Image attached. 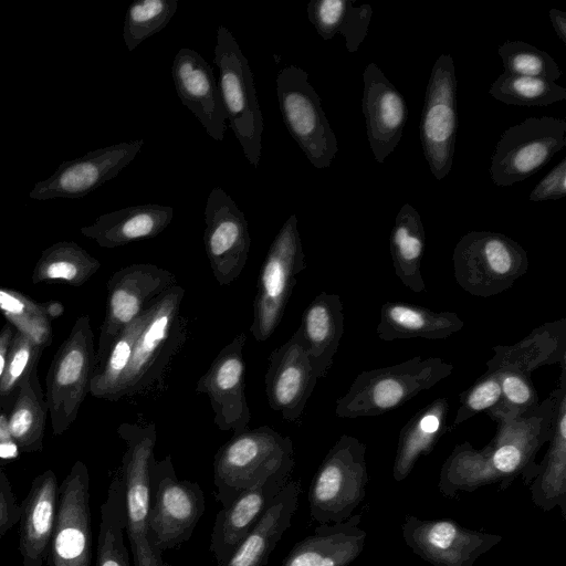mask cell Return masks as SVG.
Returning a JSON list of instances; mask_svg holds the SVG:
<instances>
[{
  "mask_svg": "<svg viewBox=\"0 0 566 566\" xmlns=\"http://www.w3.org/2000/svg\"><path fill=\"white\" fill-rule=\"evenodd\" d=\"M558 386L532 411L496 421V432L481 449L457 444L441 467L438 489L448 497L499 484L506 490L521 476L528 486L538 471L539 449L551 439L557 405L566 391V361L560 363Z\"/></svg>",
  "mask_w": 566,
  "mask_h": 566,
  "instance_id": "6da1fadb",
  "label": "cell"
},
{
  "mask_svg": "<svg viewBox=\"0 0 566 566\" xmlns=\"http://www.w3.org/2000/svg\"><path fill=\"white\" fill-rule=\"evenodd\" d=\"M294 449L290 437L270 426L245 429L223 443L214 454V496L223 507L240 493L294 468Z\"/></svg>",
  "mask_w": 566,
  "mask_h": 566,
  "instance_id": "7a4b0ae2",
  "label": "cell"
},
{
  "mask_svg": "<svg viewBox=\"0 0 566 566\" xmlns=\"http://www.w3.org/2000/svg\"><path fill=\"white\" fill-rule=\"evenodd\" d=\"M453 365L441 357H412L392 366L357 375L336 400L335 415L344 419L374 417L392 411L451 375Z\"/></svg>",
  "mask_w": 566,
  "mask_h": 566,
  "instance_id": "3957f363",
  "label": "cell"
},
{
  "mask_svg": "<svg viewBox=\"0 0 566 566\" xmlns=\"http://www.w3.org/2000/svg\"><path fill=\"white\" fill-rule=\"evenodd\" d=\"M185 289L174 285L149 305V317L137 337L129 363L111 401L138 395L157 382L185 340L180 313Z\"/></svg>",
  "mask_w": 566,
  "mask_h": 566,
  "instance_id": "277c9868",
  "label": "cell"
},
{
  "mask_svg": "<svg viewBox=\"0 0 566 566\" xmlns=\"http://www.w3.org/2000/svg\"><path fill=\"white\" fill-rule=\"evenodd\" d=\"M205 495L197 482L179 480L167 454L149 464L148 538L155 555L190 539L205 513Z\"/></svg>",
  "mask_w": 566,
  "mask_h": 566,
  "instance_id": "5b68a950",
  "label": "cell"
},
{
  "mask_svg": "<svg viewBox=\"0 0 566 566\" xmlns=\"http://www.w3.org/2000/svg\"><path fill=\"white\" fill-rule=\"evenodd\" d=\"M366 444L343 434L329 449L308 490L310 515L318 524L348 520L366 496Z\"/></svg>",
  "mask_w": 566,
  "mask_h": 566,
  "instance_id": "8992f818",
  "label": "cell"
},
{
  "mask_svg": "<svg viewBox=\"0 0 566 566\" xmlns=\"http://www.w3.org/2000/svg\"><path fill=\"white\" fill-rule=\"evenodd\" d=\"M454 277L473 296H494L510 289L527 272L526 250L497 232L470 231L457 243L453 254Z\"/></svg>",
  "mask_w": 566,
  "mask_h": 566,
  "instance_id": "52a82bcc",
  "label": "cell"
},
{
  "mask_svg": "<svg viewBox=\"0 0 566 566\" xmlns=\"http://www.w3.org/2000/svg\"><path fill=\"white\" fill-rule=\"evenodd\" d=\"M223 109L244 157L258 167L262 150L263 117L249 61L230 30L220 25L214 46Z\"/></svg>",
  "mask_w": 566,
  "mask_h": 566,
  "instance_id": "ba28073f",
  "label": "cell"
},
{
  "mask_svg": "<svg viewBox=\"0 0 566 566\" xmlns=\"http://www.w3.org/2000/svg\"><path fill=\"white\" fill-rule=\"evenodd\" d=\"M95 366L94 334L90 316L84 314L59 347L46 375L44 396L54 436L63 434L75 421L90 394Z\"/></svg>",
  "mask_w": 566,
  "mask_h": 566,
  "instance_id": "9c48e42d",
  "label": "cell"
},
{
  "mask_svg": "<svg viewBox=\"0 0 566 566\" xmlns=\"http://www.w3.org/2000/svg\"><path fill=\"white\" fill-rule=\"evenodd\" d=\"M117 432L126 444L118 469L125 492L126 527L133 566H163L148 538L149 464L155 458L157 429L154 422L122 423Z\"/></svg>",
  "mask_w": 566,
  "mask_h": 566,
  "instance_id": "30bf717a",
  "label": "cell"
},
{
  "mask_svg": "<svg viewBox=\"0 0 566 566\" xmlns=\"http://www.w3.org/2000/svg\"><path fill=\"white\" fill-rule=\"evenodd\" d=\"M306 268L296 214H291L273 239L261 265L250 332L265 342L280 325L296 276Z\"/></svg>",
  "mask_w": 566,
  "mask_h": 566,
  "instance_id": "8fae6325",
  "label": "cell"
},
{
  "mask_svg": "<svg viewBox=\"0 0 566 566\" xmlns=\"http://www.w3.org/2000/svg\"><path fill=\"white\" fill-rule=\"evenodd\" d=\"M276 94L290 135L315 168H328L338 151L337 139L307 72L294 65L282 69Z\"/></svg>",
  "mask_w": 566,
  "mask_h": 566,
  "instance_id": "7c38bea8",
  "label": "cell"
},
{
  "mask_svg": "<svg viewBox=\"0 0 566 566\" xmlns=\"http://www.w3.org/2000/svg\"><path fill=\"white\" fill-rule=\"evenodd\" d=\"M565 146V119L528 117L501 135L491 157V179L500 187L525 180L545 167Z\"/></svg>",
  "mask_w": 566,
  "mask_h": 566,
  "instance_id": "4fadbf2b",
  "label": "cell"
},
{
  "mask_svg": "<svg viewBox=\"0 0 566 566\" xmlns=\"http://www.w3.org/2000/svg\"><path fill=\"white\" fill-rule=\"evenodd\" d=\"M457 128L454 62L451 54L443 53L432 66L419 124L423 155L438 180L451 170Z\"/></svg>",
  "mask_w": 566,
  "mask_h": 566,
  "instance_id": "5bb4252c",
  "label": "cell"
},
{
  "mask_svg": "<svg viewBox=\"0 0 566 566\" xmlns=\"http://www.w3.org/2000/svg\"><path fill=\"white\" fill-rule=\"evenodd\" d=\"M176 282L174 273L151 263H133L113 273L107 283L106 311L99 331L96 366L104 359L118 334Z\"/></svg>",
  "mask_w": 566,
  "mask_h": 566,
  "instance_id": "9a60e30c",
  "label": "cell"
},
{
  "mask_svg": "<svg viewBox=\"0 0 566 566\" xmlns=\"http://www.w3.org/2000/svg\"><path fill=\"white\" fill-rule=\"evenodd\" d=\"M90 473L77 460L59 486V502L49 566H91Z\"/></svg>",
  "mask_w": 566,
  "mask_h": 566,
  "instance_id": "2e32d148",
  "label": "cell"
},
{
  "mask_svg": "<svg viewBox=\"0 0 566 566\" xmlns=\"http://www.w3.org/2000/svg\"><path fill=\"white\" fill-rule=\"evenodd\" d=\"M407 546L432 566H474L497 545V534L467 528L453 520H421L407 515L401 525Z\"/></svg>",
  "mask_w": 566,
  "mask_h": 566,
  "instance_id": "e0dca14e",
  "label": "cell"
},
{
  "mask_svg": "<svg viewBox=\"0 0 566 566\" xmlns=\"http://www.w3.org/2000/svg\"><path fill=\"white\" fill-rule=\"evenodd\" d=\"M203 243L214 280L227 286L242 273L251 248L248 221L233 199L214 187L205 208Z\"/></svg>",
  "mask_w": 566,
  "mask_h": 566,
  "instance_id": "ac0fdd59",
  "label": "cell"
},
{
  "mask_svg": "<svg viewBox=\"0 0 566 566\" xmlns=\"http://www.w3.org/2000/svg\"><path fill=\"white\" fill-rule=\"evenodd\" d=\"M144 146V139L122 142L63 161L54 174L38 181L29 197L35 200L78 199L115 178Z\"/></svg>",
  "mask_w": 566,
  "mask_h": 566,
  "instance_id": "d6986e66",
  "label": "cell"
},
{
  "mask_svg": "<svg viewBox=\"0 0 566 566\" xmlns=\"http://www.w3.org/2000/svg\"><path fill=\"white\" fill-rule=\"evenodd\" d=\"M245 333H239L214 357L198 379L196 391L207 395L213 422L221 431L248 429L251 411L245 397Z\"/></svg>",
  "mask_w": 566,
  "mask_h": 566,
  "instance_id": "ffe728a7",
  "label": "cell"
},
{
  "mask_svg": "<svg viewBox=\"0 0 566 566\" xmlns=\"http://www.w3.org/2000/svg\"><path fill=\"white\" fill-rule=\"evenodd\" d=\"M317 379L296 329L268 358L264 385L269 406L285 421H297Z\"/></svg>",
  "mask_w": 566,
  "mask_h": 566,
  "instance_id": "44dd1931",
  "label": "cell"
},
{
  "mask_svg": "<svg viewBox=\"0 0 566 566\" xmlns=\"http://www.w3.org/2000/svg\"><path fill=\"white\" fill-rule=\"evenodd\" d=\"M363 84L361 108L367 137L375 160L382 164L401 139L408 107L403 96L376 63L366 65Z\"/></svg>",
  "mask_w": 566,
  "mask_h": 566,
  "instance_id": "7402d4cb",
  "label": "cell"
},
{
  "mask_svg": "<svg viewBox=\"0 0 566 566\" xmlns=\"http://www.w3.org/2000/svg\"><path fill=\"white\" fill-rule=\"evenodd\" d=\"M171 74L184 106L197 117L212 139L222 142L227 116L208 62L195 50L182 48L175 55Z\"/></svg>",
  "mask_w": 566,
  "mask_h": 566,
  "instance_id": "603a6c76",
  "label": "cell"
},
{
  "mask_svg": "<svg viewBox=\"0 0 566 566\" xmlns=\"http://www.w3.org/2000/svg\"><path fill=\"white\" fill-rule=\"evenodd\" d=\"M290 475V472H283L272 476L264 483L240 493L217 513L209 545L217 565L224 563L250 534L289 482Z\"/></svg>",
  "mask_w": 566,
  "mask_h": 566,
  "instance_id": "cb8c5ba5",
  "label": "cell"
},
{
  "mask_svg": "<svg viewBox=\"0 0 566 566\" xmlns=\"http://www.w3.org/2000/svg\"><path fill=\"white\" fill-rule=\"evenodd\" d=\"M59 502L57 478L49 469L35 476L20 503L19 552L22 566H44L55 525Z\"/></svg>",
  "mask_w": 566,
  "mask_h": 566,
  "instance_id": "d4e9b609",
  "label": "cell"
},
{
  "mask_svg": "<svg viewBox=\"0 0 566 566\" xmlns=\"http://www.w3.org/2000/svg\"><path fill=\"white\" fill-rule=\"evenodd\" d=\"M355 514L334 524H319L297 542L281 566H349L363 553L367 533Z\"/></svg>",
  "mask_w": 566,
  "mask_h": 566,
  "instance_id": "484cf974",
  "label": "cell"
},
{
  "mask_svg": "<svg viewBox=\"0 0 566 566\" xmlns=\"http://www.w3.org/2000/svg\"><path fill=\"white\" fill-rule=\"evenodd\" d=\"M343 310L339 295L321 292L302 314L297 332L317 378L327 374L338 350L344 334Z\"/></svg>",
  "mask_w": 566,
  "mask_h": 566,
  "instance_id": "4316f807",
  "label": "cell"
},
{
  "mask_svg": "<svg viewBox=\"0 0 566 566\" xmlns=\"http://www.w3.org/2000/svg\"><path fill=\"white\" fill-rule=\"evenodd\" d=\"M172 218V207L145 203L103 213L93 224L82 227L80 231L99 247L112 249L157 237Z\"/></svg>",
  "mask_w": 566,
  "mask_h": 566,
  "instance_id": "83f0119b",
  "label": "cell"
},
{
  "mask_svg": "<svg viewBox=\"0 0 566 566\" xmlns=\"http://www.w3.org/2000/svg\"><path fill=\"white\" fill-rule=\"evenodd\" d=\"M486 361L489 371L511 369L525 375L539 367L566 361V318L534 328L513 345H497Z\"/></svg>",
  "mask_w": 566,
  "mask_h": 566,
  "instance_id": "f1b7e54d",
  "label": "cell"
},
{
  "mask_svg": "<svg viewBox=\"0 0 566 566\" xmlns=\"http://www.w3.org/2000/svg\"><path fill=\"white\" fill-rule=\"evenodd\" d=\"M300 484L289 481L232 555L217 566H264L296 512Z\"/></svg>",
  "mask_w": 566,
  "mask_h": 566,
  "instance_id": "f546056e",
  "label": "cell"
},
{
  "mask_svg": "<svg viewBox=\"0 0 566 566\" xmlns=\"http://www.w3.org/2000/svg\"><path fill=\"white\" fill-rule=\"evenodd\" d=\"M463 325L454 312H434L417 304L389 301L380 308L376 332L385 342L415 337L438 340L459 332Z\"/></svg>",
  "mask_w": 566,
  "mask_h": 566,
  "instance_id": "4dcf8cb0",
  "label": "cell"
},
{
  "mask_svg": "<svg viewBox=\"0 0 566 566\" xmlns=\"http://www.w3.org/2000/svg\"><path fill=\"white\" fill-rule=\"evenodd\" d=\"M449 403L440 397L416 412L401 428L392 467L395 481L411 473L417 461L428 455L447 431Z\"/></svg>",
  "mask_w": 566,
  "mask_h": 566,
  "instance_id": "1f68e13d",
  "label": "cell"
},
{
  "mask_svg": "<svg viewBox=\"0 0 566 566\" xmlns=\"http://www.w3.org/2000/svg\"><path fill=\"white\" fill-rule=\"evenodd\" d=\"M528 489L536 507L551 512L558 506L566 518V391L558 400L548 449Z\"/></svg>",
  "mask_w": 566,
  "mask_h": 566,
  "instance_id": "d6a6232c",
  "label": "cell"
},
{
  "mask_svg": "<svg viewBox=\"0 0 566 566\" xmlns=\"http://www.w3.org/2000/svg\"><path fill=\"white\" fill-rule=\"evenodd\" d=\"M424 247L426 235L420 214L411 205L405 203L396 216L389 250L396 275L416 293L426 291L421 274Z\"/></svg>",
  "mask_w": 566,
  "mask_h": 566,
  "instance_id": "836d02e7",
  "label": "cell"
},
{
  "mask_svg": "<svg viewBox=\"0 0 566 566\" xmlns=\"http://www.w3.org/2000/svg\"><path fill=\"white\" fill-rule=\"evenodd\" d=\"M48 413V403L35 368L23 384L8 417L12 440L20 452H39L43 449Z\"/></svg>",
  "mask_w": 566,
  "mask_h": 566,
  "instance_id": "e575fe53",
  "label": "cell"
},
{
  "mask_svg": "<svg viewBox=\"0 0 566 566\" xmlns=\"http://www.w3.org/2000/svg\"><path fill=\"white\" fill-rule=\"evenodd\" d=\"M101 268V262L73 241H60L42 251L32 282L81 286Z\"/></svg>",
  "mask_w": 566,
  "mask_h": 566,
  "instance_id": "d590c367",
  "label": "cell"
},
{
  "mask_svg": "<svg viewBox=\"0 0 566 566\" xmlns=\"http://www.w3.org/2000/svg\"><path fill=\"white\" fill-rule=\"evenodd\" d=\"M126 527L125 492L119 470L113 475L101 505L96 566H132L124 543Z\"/></svg>",
  "mask_w": 566,
  "mask_h": 566,
  "instance_id": "8d00e7d4",
  "label": "cell"
},
{
  "mask_svg": "<svg viewBox=\"0 0 566 566\" xmlns=\"http://www.w3.org/2000/svg\"><path fill=\"white\" fill-rule=\"evenodd\" d=\"M149 305L118 334L104 359L95 367L90 384L93 397L111 401L129 363L135 342L147 323Z\"/></svg>",
  "mask_w": 566,
  "mask_h": 566,
  "instance_id": "74e56055",
  "label": "cell"
},
{
  "mask_svg": "<svg viewBox=\"0 0 566 566\" xmlns=\"http://www.w3.org/2000/svg\"><path fill=\"white\" fill-rule=\"evenodd\" d=\"M490 95L515 106H548L566 98V88L542 77L503 72L491 85Z\"/></svg>",
  "mask_w": 566,
  "mask_h": 566,
  "instance_id": "f35d334b",
  "label": "cell"
},
{
  "mask_svg": "<svg viewBox=\"0 0 566 566\" xmlns=\"http://www.w3.org/2000/svg\"><path fill=\"white\" fill-rule=\"evenodd\" d=\"M0 311L17 331L33 343L43 349L51 345L53 331L44 304L20 292L0 287Z\"/></svg>",
  "mask_w": 566,
  "mask_h": 566,
  "instance_id": "ab89813d",
  "label": "cell"
},
{
  "mask_svg": "<svg viewBox=\"0 0 566 566\" xmlns=\"http://www.w3.org/2000/svg\"><path fill=\"white\" fill-rule=\"evenodd\" d=\"M43 348L15 331L0 379V409L9 415L23 384L38 368Z\"/></svg>",
  "mask_w": 566,
  "mask_h": 566,
  "instance_id": "60d3db41",
  "label": "cell"
},
{
  "mask_svg": "<svg viewBox=\"0 0 566 566\" xmlns=\"http://www.w3.org/2000/svg\"><path fill=\"white\" fill-rule=\"evenodd\" d=\"M177 0H138L125 14L123 39L130 52L142 42L161 31L171 20Z\"/></svg>",
  "mask_w": 566,
  "mask_h": 566,
  "instance_id": "b9f144b4",
  "label": "cell"
},
{
  "mask_svg": "<svg viewBox=\"0 0 566 566\" xmlns=\"http://www.w3.org/2000/svg\"><path fill=\"white\" fill-rule=\"evenodd\" d=\"M504 72L555 82L562 75L557 62L545 51L524 41H505L497 49Z\"/></svg>",
  "mask_w": 566,
  "mask_h": 566,
  "instance_id": "7bdbcfd3",
  "label": "cell"
},
{
  "mask_svg": "<svg viewBox=\"0 0 566 566\" xmlns=\"http://www.w3.org/2000/svg\"><path fill=\"white\" fill-rule=\"evenodd\" d=\"M501 385V398L486 413L493 421L532 411L539 405L537 391L530 375L511 369L495 370Z\"/></svg>",
  "mask_w": 566,
  "mask_h": 566,
  "instance_id": "ee69618b",
  "label": "cell"
},
{
  "mask_svg": "<svg viewBox=\"0 0 566 566\" xmlns=\"http://www.w3.org/2000/svg\"><path fill=\"white\" fill-rule=\"evenodd\" d=\"M501 398V385L496 371L486 370L475 382L460 395V407L453 427L463 423L480 412H486Z\"/></svg>",
  "mask_w": 566,
  "mask_h": 566,
  "instance_id": "f6af8a7d",
  "label": "cell"
},
{
  "mask_svg": "<svg viewBox=\"0 0 566 566\" xmlns=\"http://www.w3.org/2000/svg\"><path fill=\"white\" fill-rule=\"evenodd\" d=\"M352 0H312L307 4V17L324 40L339 33L344 17Z\"/></svg>",
  "mask_w": 566,
  "mask_h": 566,
  "instance_id": "bcb514c9",
  "label": "cell"
},
{
  "mask_svg": "<svg viewBox=\"0 0 566 566\" xmlns=\"http://www.w3.org/2000/svg\"><path fill=\"white\" fill-rule=\"evenodd\" d=\"M370 4L354 7L352 2L347 9L339 33L345 39V45L349 53H356L365 40L373 18Z\"/></svg>",
  "mask_w": 566,
  "mask_h": 566,
  "instance_id": "7dc6e473",
  "label": "cell"
},
{
  "mask_svg": "<svg viewBox=\"0 0 566 566\" xmlns=\"http://www.w3.org/2000/svg\"><path fill=\"white\" fill-rule=\"evenodd\" d=\"M566 196V158H563L531 191L534 202L557 200Z\"/></svg>",
  "mask_w": 566,
  "mask_h": 566,
  "instance_id": "c3c4849f",
  "label": "cell"
},
{
  "mask_svg": "<svg viewBox=\"0 0 566 566\" xmlns=\"http://www.w3.org/2000/svg\"><path fill=\"white\" fill-rule=\"evenodd\" d=\"M21 516V505L18 503L11 483L0 467V541Z\"/></svg>",
  "mask_w": 566,
  "mask_h": 566,
  "instance_id": "681fc988",
  "label": "cell"
},
{
  "mask_svg": "<svg viewBox=\"0 0 566 566\" xmlns=\"http://www.w3.org/2000/svg\"><path fill=\"white\" fill-rule=\"evenodd\" d=\"M15 331V327L9 322H7L0 329V379L7 363L8 353Z\"/></svg>",
  "mask_w": 566,
  "mask_h": 566,
  "instance_id": "f907efd6",
  "label": "cell"
},
{
  "mask_svg": "<svg viewBox=\"0 0 566 566\" xmlns=\"http://www.w3.org/2000/svg\"><path fill=\"white\" fill-rule=\"evenodd\" d=\"M548 17L555 33L566 45V13L562 10L552 8L548 11Z\"/></svg>",
  "mask_w": 566,
  "mask_h": 566,
  "instance_id": "816d5d0a",
  "label": "cell"
},
{
  "mask_svg": "<svg viewBox=\"0 0 566 566\" xmlns=\"http://www.w3.org/2000/svg\"><path fill=\"white\" fill-rule=\"evenodd\" d=\"M19 448L13 440L0 443V459L11 460L19 455Z\"/></svg>",
  "mask_w": 566,
  "mask_h": 566,
  "instance_id": "f5cc1de1",
  "label": "cell"
},
{
  "mask_svg": "<svg viewBox=\"0 0 566 566\" xmlns=\"http://www.w3.org/2000/svg\"><path fill=\"white\" fill-rule=\"evenodd\" d=\"M12 440L7 413L0 412V443Z\"/></svg>",
  "mask_w": 566,
  "mask_h": 566,
  "instance_id": "db71d44e",
  "label": "cell"
},
{
  "mask_svg": "<svg viewBox=\"0 0 566 566\" xmlns=\"http://www.w3.org/2000/svg\"><path fill=\"white\" fill-rule=\"evenodd\" d=\"M46 314L50 319L55 318L60 315H62L64 307L59 302H49L44 304Z\"/></svg>",
  "mask_w": 566,
  "mask_h": 566,
  "instance_id": "11a10c76",
  "label": "cell"
},
{
  "mask_svg": "<svg viewBox=\"0 0 566 566\" xmlns=\"http://www.w3.org/2000/svg\"><path fill=\"white\" fill-rule=\"evenodd\" d=\"M163 566H172V565L167 564V563L164 562Z\"/></svg>",
  "mask_w": 566,
  "mask_h": 566,
  "instance_id": "9f6ffc18",
  "label": "cell"
},
{
  "mask_svg": "<svg viewBox=\"0 0 566 566\" xmlns=\"http://www.w3.org/2000/svg\"><path fill=\"white\" fill-rule=\"evenodd\" d=\"M44 566H49V565L44 564Z\"/></svg>",
  "mask_w": 566,
  "mask_h": 566,
  "instance_id": "6f0895ef",
  "label": "cell"
}]
</instances>
